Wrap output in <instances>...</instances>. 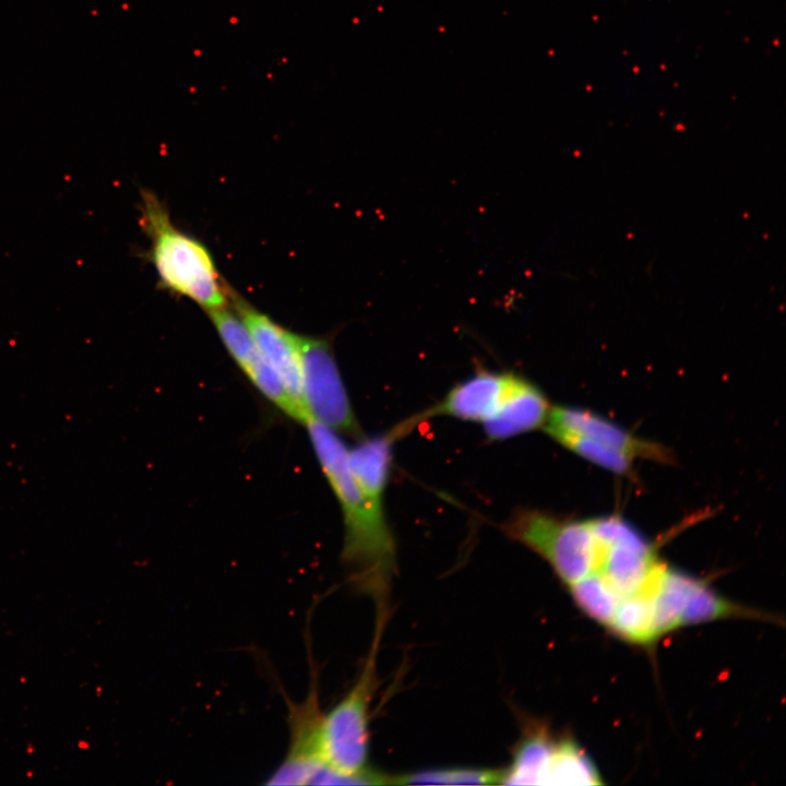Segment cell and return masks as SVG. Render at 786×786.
Segmentation results:
<instances>
[{
	"instance_id": "obj_1",
	"label": "cell",
	"mask_w": 786,
	"mask_h": 786,
	"mask_svg": "<svg viewBox=\"0 0 786 786\" xmlns=\"http://www.w3.org/2000/svg\"><path fill=\"white\" fill-rule=\"evenodd\" d=\"M305 426L341 507L345 528L342 559L350 579L358 588L383 598L395 570V544L384 502L362 492L349 467L348 449L337 432L313 418Z\"/></svg>"
},
{
	"instance_id": "obj_2",
	"label": "cell",
	"mask_w": 786,
	"mask_h": 786,
	"mask_svg": "<svg viewBox=\"0 0 786 786\" xmlns=\"http://www.w3.org/2000/svg\"><path fill=\"white\" fill-rule=\"evenodd\" d=\"M384 620L385 614L378 616L373 644L357 680L331 711L322 713L318 724L319 760L342 784H389V775L368 769L370 706Z\"/></svg>"
},
{
	"instance_id": "obj_3",
	"label": "cell",
	"mask_w": 786,
	"mask_h": 786,
	"mask_svg": "<svg viewBox=\"0 0 786 786\" xmlns=\"http://www.w3.org/2000/svg\"><path fill=\"white\" fill-rule=\"evenodd\" d=\"M140 225L151 240L147 257L164 287L206 311L226 307L229 295L209 250L177 229L164 204L150 191L141 193Z\"/></svg>"
},
{
	"instance_id": "obj_4",
	"label": "cell",
	"mask_w": 786,
	"mask_h": 786,
	"mask_svg": "<svg viewBox=\"0 0 786 786\" xmlns=\"http://www.w3.org/2000/svg\"><path fill=\"white\" fill-rule=\"evenodd\" d=\"M301 356V396L311 418L338 434L361 439L331 344L323 337L299 335Z\"/></svg>"
},
{
	"instance_id": "obj_5",
	"label": "cell",
	"mask_w": 786,
	"mask_h": 786,
	"mask_svg": "<svg viewBox=\"0 0 786 786\" xmlns=\"http://www.w3.org/2000/svg\"><path fill=\"white\" fill-rule=\"evenodd\" d=\"M322 713L317 680L301 703L288 706L289 742L286 755L269 776L267 785H331L340 778L320 762L317 729Z\"/></svg>"
},
{
	"instance_id": "obj_6",
	"label": "cell",
	"mask_w": 786,
	"mask_h": 786,
	"mask_svg": "<svg viewBox=\"0 0 786 786\" xmlns=\"http://www.w3.org/2000/svg\"><path fill=\"white\" fill-rule=\"evenodd\" d=\"M207 313L230 357L255 389L285 415L305 425L309 416L290 398L238 313L227 306Z\"/></svg>"
},
{
	"instance_id": "obj_7",
	"label": "cell",
	"mask_w": 786,
	"mask_h": 786,
	"mask_svg": "<svg viewBox=\"0 0 786 786\" xmlns=\"http://www.w3.org/2000/svg\"><path fill=\"white\" fill-rule=\"evenodd\" d=\"M230 298L263 358L275 371L290 398L310 417L301 396V356L297 334L287 331L242 298L235 295Z\"/></svg>"
},
{
	"instance_id": "obj_8",
	"label": "cell",
	"mask_w": 786,
	"mask_h": 786,
	"mask_svg": "<svg viewBox=\"0 0 786 786\" xmlns=\"http://www.w3.org/2000/svg\"><path fill=\"white\" fill-rule=\"evenodd\" d=\"M543 427L545 430L560 429L585 436L635 460L672 461L670 452L663 445L638 438L615 422L579 407H551Z\"/></svg>"
},
{
	"instance_id": "obj_9",
	"label": "cell",
	"mask_w": 786,
	"mask_h": 786,
	"mask_svg": "<svg viewBox=\"0 0 786 786\" xmlns=\"http://www.w3.org/2000/svg\"><path fill=\"white\" fill-rule=\"evenodd\" d=\"M516 374L480 371L453 386L444 398L420 417L450 416L485 424L499 409Z\"/></svg>"
},
{
	"instance_id": "obj_10",
	"label": "cell",
	"mask_w": 786,
	"mask_h": 786,
	"mask_svg": "<svg viewBox=\"0 0 786 786\" xmlns=\"http://www.w3.org/2000/svg\"><path fill=\"white\" fill-rule=\"evenodd\" d=\"M550 408L535 384L516 376L499 409L483 427L490 439H507L543 427Z\"/></svg>"
},
{
	"instance_id": "obj_11",
	"label": "cell",
	"mask_w": 786,
	"mask_h": 786,
	"mask_svg": "<svg viewBox=\"0 0 786 786\" xmlns=\"http://www.w3.org/2000/svg\"><path fill=\"white\" fill-rule=\"evenodd\" d=\"M560 740L541 726H533L519 742L510 766L503 771L502 784L546 785Z\"/></svg>"
},
{
	"instance_id": "obj_12",
	"label": "cell",
	"mask_w": 786,
	"mask_h": 786,
	"mask_svg": "<svg viewBox=\"0 0 786 786\" xmlns=\"http://www.w3.org/2000/svg\"><path fill=\"white\" fill-rule=\"evenodd\" d=\"M546 432L573 453L605 469L628 476L633 472L635 458L623 452L579 433L560 429H549Z\"/></svg>"
},
{
	"instance_id": "obj_13",
	"label": "cell",
	"mask_w": 786,
	"mask_h": 786,
	"mask_svg": "<svg viewBox=\"0 0 786 786\" xmlns=\"http://www.w3.org/2000/svg\"><path fill=\"white\" fill-rule=\"evenodd\" d=\"M502 779L501 770L472 767L434 769L389 775V784L395 785H495L502 784Z\"/></svg>"
}]
</instances>
